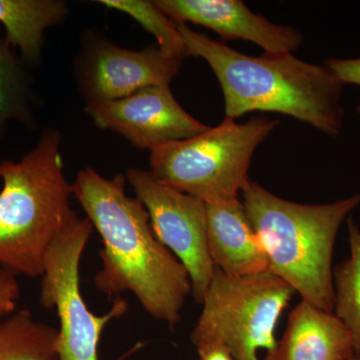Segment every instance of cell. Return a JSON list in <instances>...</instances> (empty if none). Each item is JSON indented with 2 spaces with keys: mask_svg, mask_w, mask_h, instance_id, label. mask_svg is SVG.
Masks as SVG:
<instances>
[{
  "mask_svg": "<svg viewBox=\"0 0 360 360\" xmlns=\"http://www.w3.org/2000/svg\"><path fill=\"white\" fill-rule=\"evenodd\" d=\"M125 181L124 175L106 179L86 167L71 184L103 240L94 285L110 297L131 292L150 316L174 329L191 293L188 272L160 243L141 200L125 194Z\"/></svg>",
  "mask_w": 360,
  "mask_h": 360,
  "instance_id": "obj_1",
  "label": "cell"
},
{
  "mask_svg": "<svg viewBox=\"0 0 360 360\" xmlns=\"http://www.w3.org/2000/svg\"><path fill=\"white\" fill-rule=\"evenodd\" d=\"M176 25L187 56L205 59L219 80L225 118L236 120L253 111L277 112L329 136L340 134L345 84L328 65L307 63L292 53L246 56L186 23Z\"/></svg>",
  "mask_w": 360,
  "mask_h": 360,
  "instance_id": "obj_2",
  "label": "cell"
},
{
  "mask_svg": "<svg viewBox=\"0 0 360 360\" xmlns=\"http://www.w3.org/2000/svg\"><path fill=\"white\" fill-rule=\"evenodd\" d=\"M241 194L269 258V271L290 284L302 300L333 312L336 238L341 224L360 206V193L335 202L302 205L250 179Z\"/></svg>",
  "mask_w": 360,
  "mask_h": 360,
  "instance_id": "obj_3",
  "label": "cell"
},
{
  "mask_svg": "<svg viewBox=\"0 0 360 360\" xmlns=\"http://www.w3.org/2000/svg\"><path fill=\"white\" fill-rule=\"evenodd\" d=\"M63 135L47 127L18 162H0V267L42 276L47 251L77 212L63 172Z\"/></svg>",
  "mask_w": 360,
  "mask_h": 360,
  "instance_id": "obj_4",
  "label": "cell"
},
{
  "mask_svg": "<svg viewBox=\"0 0 360 360\" xmlns=\"http://www.w3.org/2000/svg\"><path fill=\"white\" fill-rule=\"evenodd\" d=\"M278 120L252 117L245 123L225 118L203 134L150 151V172L161 184L205 203L238 198L250 176L255 150Z\"/></svg>",
  "mask_w": 360,
  "mask_h": 360,
  "instance_id": "obj_5",
  "label": "cell"
},
{
  "mask_svg": "<svg viewBox=\"0 0 360 360\" xmlns=\"http://www.w3.org/2000/svg\"><path fill=\"white\" fill-rule=\"evenodd\" d=\"M295 290L271 272L231 276L215 267L191 331L198 348L219 343L234 360H260L258 352L276 347V329Z\"/></svg>",
  "mask_w": 360,
  "mask_h": 360,
  "instance_id": "obj_6",
  "label": "cell"
},
{
  "mask_svg": "<svg viewBox=\"0 0 360 360\" xmlns=\"http://www.w3.org/2000/svg\"><path fill=\"white\" fill-rule=\"evenodd\" d=\"M94 226L77 214L59 232L45 257L39 300L56 309L59 319L56 350L58 360H98L97 349L108 322L129 310V303L115 297L108 314L90 311L80 290V260Z\"/></svg>",
  "mask_w": 360,
  "mask_h": 360,
  "instance_id": "obj_7",
  "label": "cell"
},
{
  "mask_svg": "<svg viewBox=\"0 0 360 360\" xmlns=\"http://www.w3.org/2000/svg\"><path fill=\"white\" fill-rule=\"evenodd\" d=\"M125 179L148 210L160 243L186 267L191 295L201 304L215 271L208 248L205 203L161 184L148 170L129 168Z\"/></svg>",
  "mask_w": 360,
  "mask_h": 360,
  "instance_id": "obj_8",
  "label": "cell"
},
{
  "mask_svg": "<svg viewBox=\"0 0 360 360\" xmlns=\"http://www.w3.org/2000/svg\"><path fill=\"white\" fill-rule=\"evenodd\" d=\"M156 45L122 49L101 33L86 30L73 63V75L85 105L124 98L144 87L169 85L181 68Z\"/></svg>",
  "mask_w": 360,
  "mask_h": 360,
  "instance_id": "obj_9",
  "label": "cell"
},
{
  "mask_svg": "<svg viewBox=\"0 0 360 360\" xmlns=\"http://www.w3.org/2000/svg\"><path fill=\"white\" fill-rule=\"evenodd\" d=\"M96 127L110 130L141 150L203 134L210 129L189 115L169 85L144 87L131 96L85 105Z\"/></svg>",
  "mask_w": 360,
  "mask_h": 360,
  "instance_id": "obj_10",
  "label": "cell"
},
{
  "mask_svg": "<svg viewBox=\"0 0 360 360\" xmlns=\"http://www.w3.org/2000/svg\"><path fill=\"white\" fill-rule=\"evenodd\" d=\"M175 25L205 26L222 40L243 39L266 53H292L303 42L302 33L290 25L272 23L251 11L240 0H153Z\"/></svg>",
  "mask_w": 360,
  "mask_h": 360,
  "instance_id": "obj_11",
  "label": "cell"
},
{
  "mask_svg": "<svg viewBox=\"0 0 360 360\" xmlns=\"http://www.w3.org/2000/svg\"><path fill=\"white\" fill-rule=\"evenodd\" d=\"M210 257L227 276H248L269 270V258L239 198L205 203Z\"/></svg>",
  "mask_w": 360,
  "mask_h": 360,
  "instance_id": "obj_12",
  "label": "cell"
},
{
  "mask_svg": "<svg viewBox=\"0 0 360 360\" xmlns=\"http://www.w3.org/2000/svg\"><path fill=\"white\" fill-rule=\"evenodd\" d=\"M352 336L335 312L302 300L291 310L283 338L264 360H350Z\"/></svg>",
  "mask_w": 360,
  "mask_h": 360,
  "instance_id": "obj_13",
  "label": "cell"
},
{
  "mask_svg": "<svg viewBox=\"0 0 360 360\" xmlns=\"http://www.w3.org/2000/svg\"><path fill=\"white\" fill-rule=\"evenodd\" d=\"M70 14L63 0H0V22L6 28V41L20 52L27 68L41 63L44 32L60 25Z\"/></svg>",
  "mask_w": 360,
  "mask_h": 360,
  "instance_id": "obj_14",
  "label": "cell"
},
{
  "mask_svg": "<svg viewBox=\"0 0 360 360\" xmlns=\"http://www.w3.org/2000/svg\"><path fill=\"white\" fill-rule=\"evenodd\" d=\"M58 329L21 309L0 323V360H58Z\"/></svg>",
  "mask_w": 360,
  "mask_h": 360,
  "instance_id": "obj_15",
  "label": "cell"
},
{
  "mask_svg": "<svg viewBox=\"0 0 360 360\" xmlns=\"http://www.w3.org/2000/svg\"><path fill=\"white\" fill-rule=\"evenodd\" d=\"M26 68L6 39H0V137L13 120L27 129L37 125L34 90Z\"/></svg>",
  "mask_w": 360,
  "mask_h": 360,
  "instance_id": "obj_16",
  "label": "cell"
},
{
  "mask_svg": "<svg viewBox=\"0 0 360 360\" xmlns=\"http://www.w3.org/2000/svg\"><path fill=\"white\" fill-rule=\"evenodd\" d=\"M349 257L333 269V312L352 336L355 359H360V229L347 219Z\"/></svg>",
  "mask_w": 360,
  "mask_h": 360,
  "instance_id": "obj_17",
  "label": "cell"
},
{
  "mask_svg": "<svg viewBox=\"0 0 360 360\" xmlns=\"http://www.w3.org/2000/svg\"><path fill=\"white\" fill-rule=\"evenodd\" d=\"M97 4L129 15L155 37L158 49L167 56L184 60L186 42L177 25L148 0H99Z\"/></svg>",
  "mask_w": 360,
  "mask_h": 360,
  "instance_id": "obj_18",
  "label": "cell"
},
{
  "mask_svg": "<svg viewBox=\"0 0 360 360\" xmlns=\"http://www.w3.org/2000/svg\"><path fill=\"white\" fill-rule=\"evenodd\" d=\"M20 297L18 274L0 267V323L15 311Z\"/></svg>",
  "mask_w": 360,
  "mask_h": 360,
  "instance_id": "obj_19",
  "label": "cell"
},
{
  "mask_svg": "<svg viewBox=\"0 0 360 360\" xmlns=\"http://www.w3.org/2000/svg\"><path fill=\"white\" fill-rule=\"evenodd\" d=\"M343 84H354L360 86V58L354 59L330 58L326 61ZM360 115V101L356 106Z\"/></svg>",
  "mask_w": 360,
  "mask_h": 360,
  "instance_id": "obj_20",
  "label": "cell"
},
{
  "mask_svg": "<svg viewBox=\"0 0 360 360\" xmlns=\"http://www.w3.org/2000/svg\"><path fill=\"white\" fill-rule=\"evenodd\" d=\"M200 360H234L229 350L219 343L198 348Z\"/></svg>",
  "mask_w": 360,
  "mask_h": 360,
  "instance_id": "obj_21",
  "label": "cell"
},
{
  "mask_svg": "<svg viewBox=\"0 0 360 360\" xmlns=\"http://www.w3.org/2000/svg\"><path fill=\"white\" fill-rule=\"evenodd\" d=\"M350 360H360V359H355V357H354V359H352Z\"/></svg>",
  "mask_w": 360,
  "mask_h": 360,
  "instance_id": "obj_22",
  "label": "cell"
}]
</instances>
